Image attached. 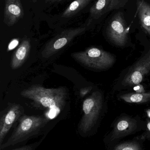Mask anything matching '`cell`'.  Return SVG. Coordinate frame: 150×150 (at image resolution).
I'll return each instance as SVG.
<instances>
[{
    "label": "cell",
    "mask_w": 150,
    "mask_h": 150,
    "mask_svg": "<svg viewBox=\"0 0 150 150\" xmlns=\"http://www.w3.org/2000/svg\"><path fill=\"white\" fill-rule=\"evenodd\" d=\"M20 94L23 98L31 100L34 107L48 110L50 119L57 117L63 110L68 97L65 87L46 88L39 84L24 89Z\"/></svg>",
    "instance_id": "obj_1"
},
{
    "label": "cell",
    "mask_w": 150,
    "mask_h": 150,
    "mask_svg": "<svg viewBox=\"0 0 150 150\" xmlns=\"http://www.w3.org/2000/svg\"><path fill=\"white\" fill-rule=\"evenodd\" d=\"M49 122L47 116L24 115L8 139L0 146V150L23 145L31 139L47 134L46 127Z\"/></svg>",
    "instance_id": "obj_2"
},
{
    "label": "cell",
    "mask_w": 150,
    "mask_h": 150,
    "mask_svg": "<svg viewBox=\"0 0 150 150\" xmlns=\"http://www.w3.org/2000/svg\"><path fill=\"white\" fill-rule=\"evenodd\" d=\"M102 108L103 97L99 91L94 92L84 100L82 116L77 127L81 137H90L97 133Z\"/></svg>",
    "instance_id": "obj_3"
},
{
    "label": "cell",
    "mask_w": 150,
    "mask_h": 150,
    "mask_svg": "<svg viewBox=\"0 0 150 150\" xmlns=\"http://www.w3.org/2000/svg\"><path fill=\"white\" fill-rule=\"evenodd\" d=\"M71 56L81 66L92 69H107L115 62L113 54L97 47H90L85 51L73 53Z\"/></svg>",
    "instance_id": "obj_4"
},
{
    "label": "cell",
    "mask_w": 150,
    "mask_h": 150,
    "mask_svg": "<svg viewBox=\"0 0 150 150\" xmlns=\"http://www.w3.org/2000/svg\"><path fill=\"white\" fill-rule=\"evenodd\" d=\"M105 136L103 141L107 149L116 144L122 138L140 132L142 128L136 119L129 116L119 118Z\"/></svg>",
    "instance_id": "obj_5"
},
{
    "label": "cell",
    "mask_w": 150,
    "mask_h": 150,
    "mask_svg": "<svg viewBox=\"0 0 150 150\" xmlns=\"http://www.w3.org/2000/svg\"><path fill=\"white\" fill-rule=\"evenodd\" d=\"M25 110L19 104H10L0 113V146L5 141L11 129L24 115Z\"/></svg>",
    "instance_id": "obj_6"
},
{
    "label": "cell",
    "mask_w": 150,
    "mask_h": 150,
    "mask_svg": "<svg viewBox=\"0 0 150 150\" xmlns=\"http://www.w3.org/2000/svg\"><path fill=\"white\" fill-rule=\"evenodd\" d=\"M127 23L122 12H118L111 19L107 26V34L109 39L118 46H123L128 39Z\"/></svg>",
    "instance_id": "obj_7"
},
{
    "label": "cell",
    "mask_w": 150,
    "mask_h": 150,
    "mask_svg": "<svg viewBox=\"0 0 150 150\" xmlns=\"http://www.w3.org/2000/svg\"><path fill=\"white\" fill-rule=\"evenodd\" d=\"M85 27L65 30L51 40L45 47L42 52V56L48 58L67 45L76 37L85 31Z\"/></svg>",
    "instance_id": "obj_8"
},
{
    "label": "cell",
    "mask_w": 150,
    "mask_h": 150,
    "mask_svg": "<svg viewBox=\"0 0 150 150\" xmlns=\"http://www.w3.org/2000/svg\"><path fill=\"white\" fill-rule=\"evenodd\" d=\"M150 71V50L132 67L122 80L124 86H132L141 83Z\"/></svg>",
    "instance_id": "obj_9"
},
{
    "label": "cell",
    "mask_w": 150,
    "mask_h": 150,
    "mask_svg": "<svg viewBox=\"0 0 150 150\" xmlns=\"http://www.w3.org/2000/svg\"><path fill=\"white\" fill-rule=\"evenodd\" d=\"M24 16L21 0H5L4 22L9 26L16 24Z\"/></svg>",
    "instance_id": "obj_10"
},
{
    "label": "cell",
    "mask_w": 150,
    "mask_h": 150,
    "mask_svg": "<svg viewBox=\"0 0 150 150\" xmlns=\"http://www.w3.org/2000/svg\"><path fill=\"white\" fill-rule=\"evenodd\" d=\"M31 47L30 39H25L22 41L12 56L11 62L12 69H19L23 64L30 53Z\"/></svg>",
    "instance_id": "obj_11"
},
{
    "label": "cell",
    "mask_w": 150,
    "mask_h": 150,
    "mask_svg": "<svg viewBox=\"0 0 150 150\" xmlns=\"http://www.w3.org/2000/svg\"><path fill=\"white\" fill-rule=\"evenodd\" d=\"M137 11L142 27L150 35V5L144 0H138Z\"/></svg>",
    "instance_id": "obj_12"
},
{
    "label": "cell",
    "mask_w": 150,
    "mask_h": 150,
    "mask_svg": "<svg viewBox=\"0 0 150 150\" xmlns=\"http://www.w3.org/2000/svg\"><path fill=\"white\" fill-rule=\"evenodd\" d=\"M92 0H75L66 8L62 15L63 18H69L81 11Z\"/></svg>",
    "instance_id": "obj_13"
},
{
    "label": "cell",
    "mask_w": 150,
    "mask_h": 150,
    "mask_svg": "<svg viewBox=\"0 0 150 150\" xmlns=\"http://www.w3.org/2000/svg\"><path fill=\"white\" fill-rule=\"evenodd\" d=\"M119 98L127 103L141 104L150 101V92L144 93L135 92L127 93L121 95Z\"/></svg>",
    "instance_id": "obj_14"
},
{
    "label": "cell",
    "mask_w": 150,
    "mask_h": 150,
    "mask_svg": "<svg viewBox=\"0 0 150 150\" xmlns=\"http://www.w3.org/2000/svg\"><path fill=\"white\" fill-rule=\"evenodd\" d=\"M143 141L135 138L133 141L116 143L108 148V150H144L142 145Z\"/></svg>",
    "instance_id": "obj_15"
},
{
    "label": "cell",
    "mask_w": 150,
    "mask_h": 150,
    "mask_svg": "<svg viewBox=\"0 0 150 150\" xmlns=\"http://www.w3.org/2000/svg\"><path fill=\"white\" fill-rule=\"evenodd\" d=\"M109 0H97L90 9L91 17L97 19L108 11Z\"/></svg>",
    "instance_id": "obj_16"
},
{
    "label": "cell",
    "mask_w": 150,
    "mask_h": 150,
    "mask_svg": "<svg viewBox=\"0 0 150 150\" xmlns=\"http://www.w3.org/2000/svg\"><path fill=\"white\" fill-rule=\"evenodd\" d=\"M46 135L47 134L45 135L40 140H39V141H37L33 143L24 145L21 147H18L11 150H36L42 143V142L46 137Z\"/></svg>",
    "instance_id": "obj_17"
},
{
    "label": "cell",
    "mask_w": 150,
    "mask_h": 150,
    "mask_svg": "<svg viewBox=\"0 0 150 150\" xmlns=\"http://www.w3.org/2000/svg\"><path fill=\"white\" fill-rule=\"evenodd\" d=\"M129 0H109L110 4L108 11L114 9H118L124 7Z\"/></svg>",
    "instance_id": "obj_18"
},
{
    "label": "cell",
    "mask_w": 150,
    "mask_h": 150,
    "mask_svg": "<svg viewBox=\"0 0 150 150\" xmlns=\"http://www.w3.org/2000/svg\"><path fill=\"white\" fill-rule=\"evenodd\" d=\"M136 138L143 141H150V119H148L145 126V131Z\"/></svg>",
    "instance_id": "obj_19"
},
{
    "label": "cell",
    "mask_w": 150,
    "mask_h": 150,
    "mask_svg": "<svg viewBox=\"0 0 150 150\" xmlns=\"http://www.w3.org/2000/svg\"><path fill=\"white\" fill-rule=\"evenodd\" d=\"M136 86L134 87V90L135 91L136 93H145V90H144V87L141 84L136 85Z\"/></svg>",
    "instance_id": "obj_20"
},
{
    "label": "cell",
    "mask_w": 150,
    "mask_h": 150,
    "mask_svg": "<svg viewBox=\"0 0 150 150\" xmlns=\"http://www.w3.org/2000/svg\"><path fill=\"white\" fill-rule=\"evenodd\" d=\"M18 41L17 40H13L10 43L8 47V50L10 51L16 47L18 45Z\"/></svg>",
    "instance_id": "obj_21"
},
{
    "label": "cell",
    "mask_w": 150,
    "mask_h": 150,
    "mask_svg": "<svg viewBox=\"0 0 150 150\" xmlns=\"http://www.w3.org/2000/svg\"><path fill=\"white\" fill-rule=\"evenodd\" d=\"M92 88L91 87H87V88H85V89H83V90H82V92H81V93H82L83 96V95H85L86 93H89V92L91 90Z\"/></svg>",
    "instance_id": "obj_22"
},
{
    "label": "cell",
    "mask_w": 150,
    "mask_h": 150,
    "mask_svg": "<svg viewBox=\"0 0 150 150\" xmlns=\"http://www.w3.org/2000/svg\"><path fill=\"white\" fill-rule=\"evenodd\" d=\"M45 1L47 2H49L54 3L55 2L60 1L63 0H45Z\"/></svg>",
    "instance_id": "obj_23"
},
{
    "label": "cell",
    "mask_w": 150,
    "mask_h": 150,
    "mask_svg": "<svg viewBox=\"0 0 150 150\" xmlns=\"http://www.w3.org/2000/svg\"><path fill=\"white\" fill-rule=\"evenodd\" d=\"M146 112L147 113V116H148L149 119H150V109H147Z\"/></svg>",
    "instance_id": "obj_24"
},
{
    "label": "cell",
    "mask_w": 150,
    "mask_h": 150,
    "mask_svg": "<svg viewBox=\"0 0 150 150\" xmlns=\"http://www.w3.org/2000/svg\"><path fill=\"white\" fill-rule=\"evenodd\" d=\"M32 1L33 2L35 3L37 1V0H32Z\"/></svg>",
    "instance_id": "obj_25"
}]
</instances>
